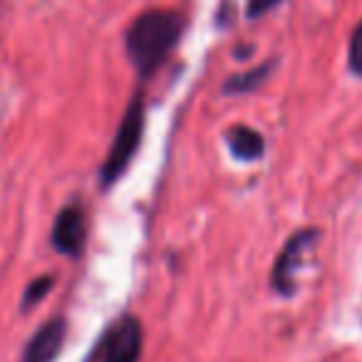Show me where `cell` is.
I'll list each match as a JSON object with an SVG mask.
<instances>
[{
	"instance_id": "1",
	"label": "cell",
	"mask_w": 362,
	"mask_h": 362,
	"mask_svg": "<svg viewBox=\"0 0 362 362\" xmlns=\"http://www.w3.org/2000/svg\"><path fill=\"white\" fill-rule=\"evenodd\" d=\"M184 35V18L176 11H144L129 23L124 47L132 67L141 80H149L166 62Z\"/></svg>"
},
{
	"instance_id": "2",
	"label": "cell",
	"mask_w": 362,
	"mask_h": 362,
	"mask_svg": "<svg viewBox=\"0 0 362 362\" xmlns=\"http://www.w3.org/2000/svg\"><path fill=\"white\" fill-rule=\"evenodd\" d=\"M144 122H146V107L141 92H136L132 97L129 107H127L124 117H122L119 127H117L115 141H112L107 159L100 169V181L102 189H110L115 181H119V176L129 169L132 159L139 151L141 136H144Z\"/></svg>"
},
{
	"instance_id": "3",
	"label": "cell",
	"mask_w": 362,
	"mask_h": 362,
	"mask_svg": "<svg viewBox=\"0 0 362 362\" xmlns=\"http://www.w3.org/2000/svg\"><path fill=\"white\" fill-rule=\"evenodd\" d=\"M144 350V330L139 317L122 315L107 327L95 347L97 362H139Z\"/></svg>"
},
{
	"instance_id": "4",
	"label": "cell",
	"mask_w": 362,
	"mask_h": 362,
	"mask_svg": "<svg viewBox=\"0 0 362 362\" xmlns=\"http://www.w3.org/2000/svg\"><path fill=\"white\" fill-rule=\"evenodd\" d=\"M315 241H317V228H303V231H296L288 238V243L283 246L281 256L276 258L271 271V286L278 296L291 298L296 293L298 271L303 268L305 256L315 246Z\"/></svg>"
},
{
	"instance_id": "5",
	"label": "cell",
	"mask_w": 362,
	"mask_h": 362,
	"mask_svg": "<svg viewBox=\"0 0 362 362\" xmlns=\"http://www.w3.org/2000/svg\"><path fill=\"white\" fill-rule=\"evenodd\" d=\"M87 243V216L80 202L62 206L52 223V246L67 258H80Z\"/></svg>"
},
{
	"instance_id": "6",
	"label": "cell",
	"mask_w": 362,
	"mask_h": 362,
	"mask_svg": "<svg viewBox=\"0 0 362 362\" xmlns=\"http://www.w3.org/2000/svg\"><path fill=\"white\" fill-rule=\"evenodd\" d=\"M65 337H67V320L65 317H52L40 330L33 332L25 350H23L21 362H52L60 355L62 345H65Z\"/></svg>"
},
{
	"instance_id": "7",
	"label": "cell",
	"mask_w": 362,
	"mask_h": 362,
	"mask_svg": "<svg viewBox=\"0 0 362 362\" xmlns=\"http://www.w3.org/2000/svg\"><path fill=\"white\" fill-rule=\"evenodd\" d=\"M226 144L231 149L233 159L238 161H256L263 156L266 151V139L261 136V132L251 129L246 124H236L228 129L226 134Z\"/></svg>"
},
{
	"instance_id": "8",
	"label": "cell",
	"mask_w": 362,
	"mask_h": 362,
	"mask_svg": "<svg viewBox=\"0 0 362 362\" xmlns=\"http://www.w3.org/2000/svg\"><path fill=\"white\" fill-rule=\"evenodd\" d=\"M273 67H276V62L268 60V62H261V65L251 67V70H246V72L231 75L223 82V92H226V95H248V92L258 90V87L271 77Z\"/></svg>"
},
{
	"instance_id": "9",
	"label": "cell",
	"mask_w": 362,
	"mask_h": 362,
	"mask_svg": "<svg viewBox=\"0 0 362 362\" xmlns=\"http://www.w3.org/2000/svg\"><path fill=\"white\" fill-rule=\"evenodd\" d=\"M52 286H55V278L52 276H40L35 278V281L30 283V286L25 288V293H23V310H30V308H35L37 303L45 300V296L52 291Z\"/></svg>"
},
{
	"instance_id": "10",
	"label": "cell",
	"mask_w": 362,
	"mask_h": 362,
	"mask_svg": "<svg viewBox=\"0 0 362 362\" xmlns=\"http://www.w3.org/2000/svg\"><path fill=\"white\" fill-rule=\"evenodd\" d=\"M347 65L357 77H362V21L357 23V28L352 30L350 47H347Z\"/></svg>"
},
{
	"instance_id": "11",
	"label": "cell",
	"mask_w": 362,
	"mask_h": 362,
	"mask_svg": "<svg viewBox=\"0 0 362 362\" xmlns=\"http://www.w3.org/2000/svg\"><path fill=\"white\" fill-rule=\"evenodd\" d=\"M283 0H248V6H246V13L248 18H261L266 16L268 11H273L276 6H281Z\"/></svg>"
}]
</instances>
